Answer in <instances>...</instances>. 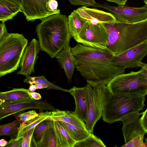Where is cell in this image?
I'll return each instance as SVG.
<instances>
[{
  "mask_svg": "<svg viewBox=\"0 0 147 147\" xmlns=\"http://www.w3.org/2000/svg\"><path fill=\"white\" fill-rule=\"evenodd\" d=\"M71 49L78 61L76 70L88 84L94 88L106 86L115 76L125 71V68L111 64L113 56L107 49L80 43Z\"/></svg>",
  "mask_w": 147,
  "mask_h": 147,
  "instance_id": "1",
  "label": "cell"
},
{
  "mask_svg": "<svg viewBox=\"0 0 147 147\" xmlns=\"http://www.w3.org/2000/svg\"><path fill=\"white\" fill-rule=\"evenodd\" d=\"M102 24L108 34L106 49L113 56L147 42V19L133 23L116 20Z\"/></svg>",
  "mask_w": 147,
  "mask_h": 147,
  "instance_id": "2",
  "label": "cell"
},
{
  "mask_svg": "<svg viewBox=\"0 0 147 147\" xmlns=\"http://www.w3.org/2000/svg\"><path fill=\"white\" fill-rule=\"evenodd\" d=\"M41 20L35 30L38 42L41 50L53 58L69 46L71 37L68 18L66 15L60 13L51 15Z\"/></svg>",
  "mask_w": 147,
  "mask_h": 147,
  "instance_id": "3",
  "label": "cell"
},
{
  "mask_svg": "<svg viewBox=\"0 0 147 147\" xmlns=\"http://www.w3.org/2000/svg\"><path fill=\"white\" fill-rule=\"evenodd\" d=\"M145 95L111 92L104 105L102 116L103 121L111 124L131 113L143 110Z\"/></svg>",
  "mask_w": 147,
  "mask_h": 147,
  "instance_id": "4",
  "label": "cell"
},
{
  "mask_svg": "<svg viewBox=\"0 0 147 147\" xmlns=\"http://www.w3.org/2000/svg\"><path fill=\"white\" fill-rule=\"evenodd\" d=\"M28 44L22 34L9 33L0 40V77L17 69Z\"/></svg>",
  "mask_w": 147,
  "mask_h": 147,
  "instance_id": "5",
  "label": "cell"
},
{
  "mask_svg": "<svg viewBox=\"0 0 147 147\" xmlns=\"http://www.w3.org/2000/svg\"><path fill=\"white\" fill-rule=\"evenodd\" d=\"M112 94L146 95L147 71L143 68L137 72L120 74L115 76L107 85Z\"/></svg>",
  "mask_w": 147,
  "mask_h": 147,
  "instance_id": "6",
  "label": "cell"
},
{
  "mask_svg": "<svg viewBox=\"0 0 147 147\" xmlns=\"http://www.w3.org/2000/svg\"><path fill=\"white\" fill-rule=\"evenodd\" d=\"M143 113L135 112L128 114L120 119L125 142L122 147H147V142H143L146 133L141 122L140 116Z\"/></svg>",
  "mask_w": 147,
  "mask_h": 147,
  "instance_id": "7",
  "label": "cell"
},
{
  "mask_svg": "<svg viewBox=\"0 0 147 147\" xmlns=\"http://www.w3.org/2000/svg\"><path fill=\"white\" fill-rule=\"evenodd\" d=\"M87 85L89 102L86 125L87 130L93 134L94 126L102 116L104 105L111 92L107 86L97 88L88 84Z\"/></svg>",
  "mask_w": 147,
  "mask_h": 147,
  "instance_id": "8",
  "label": "cell"
},
{
  "mask_svg": "<svg viewBox=\"0 0 147 147\" xmlns=\"http://www.w3.org/2000/svg\"><path fill=\"white\" fill-rule=\"evenodd\" d=\"M108 40L107 31L102 24L94 25L86 22L76 41L88 46L106 49Z\"/></svg>",
  "mask_w": 147,
  "mask_h": 147,
  "instance_id": "9",
  "label": "cell"
},
{
  "mask_svg": "<svg viewBox=\"0 0 147 147\" xmlns=\"http://www.w3.org/2000/svg\"><path fill=\"white\" fill-rule=\"evenodd\" d=\"M93 7L105 9L110 12L117 20L133 23L147 19V5L136 7L125 6H113L107 3H96Z\"/></svg>",
  "mask_w": 147,
  "mask_h": 147,
  "instance_id": "10",
  "label": "cell"
},
{
  "mask_svg": "<svg viewBox=\"0 0 147 147\" xmlns=\"http://www.w3.org/2000/svg\"><path fill=\"white\" fill-rule=\"evenodd\" d=\"M147 55V42L130 49L117 56H113L111 64L114 66L132 69L139 67L138 62H141Z\"/></svg>",
  "mask_w": 147,
  "mask_h": 147,
  "instance_id": "11",
  "label": "cell"
},
{
  "mask_svg": "<svg viewBox=\"0 0 147 147\" xmlns=\"http://www.w3.org/2000/svg\"><path fill=\"white\" fill-rule=\"evenodd\" d=\"M50 0H22V12L28 21L42 19L51 15L57 14L49 7Z\"/></svg>",
  "mask_w": 147,
  "mask_h": 147,
  "instance_id": "12",
  "label": "cell"
},
{
  "mask_svg": "<svg viewBox=\"0 0 147 147\" xmlns=\"http://www.w3.org/2000/svg\"><path fill=\"white\" fill-rule=\"evenodd\" d=\"M36 109L40 112L44 111H53L54 107L46 101H38L33 99L30 102H24L0 106V120L26 109Z\"/></svg>",
  "mask_w": 147,
  "mask_h": 147,
  "instance_id": "13",
  "label": "cell"
},
{
  "mask_svg": "<svg viewBox=\"0 0 147 147\" xmlns=\"http://www.w3.org/2000/svg\"><path fill=\"white\" fill-rule=\"evenodd\" d=\"M41 50L38 41L33 38L28 43L22 55L20 64V70L17 73L26 76H30L32 73H34V65L37 55Z\"/></svg>",
  "mask_w": 147,
  "mask_h": 147,
  "instance_id": "14",
  "label": "cell"
},
{
  "mask_svg": "<svg viewBox=\"0 0 147 147\" xmlns=\"http://www.w3.org/2000/svg\"><path fill=\"white\" fill-rule=\"evenodd\" d=\"M74 97L76 107L74 111L82 120L86 122L88 112L89 94L87 84L84 87L74 86L69 92Z\"/></svg>",
  "mask_w": 147,
  "mask_h": 147,
  "instance_id": "15",
  "label": "cell"
},
{
  "mask_svg": "<svg viewBox=\"0 0 147 147\" xmlns=\"http://www.w3.org/2000/svg\"><path fill=\"white\" fill-rule=\"evenodd\" d=\"M76 10L84 20L92 25L110 23L117 20L111 13L96 8L83 6Z\"/></svg>",
  "mask_w": 147,
  "mask_h": 147,
  "instance_id": "16",
  "label": "cell"
},
{
  "mask_svg": "<svg viewBox=\"0 0 147 147\" xmlns=\"http://www.w3.org/2000/svg\"><path fill=\"white\" fill-rule=\"evenodd\" d=\"M69 46L59 52L55 57L61 68L63 69L69 81H71L78 61L72 52Z\"/></svg>",
  "mask_w": 147,
  "mask_h": 147,
  "instance_id": "17",
  "label": "cell"
},
{
  "mask_svg": "<svg viewBox=\"0 0 147 147\" xmlns=\"http://www.w3.org/2000/svg\"><path fill=\"white\" fill-rule=\"evenodd\" d=\"M28 89L14 88L0 93V106L24 102H30L33 100Z\"/></svg>",
  "mask_w": 147,
  "mask_h": 147,
  "instance_id": "18",
  "label": "cell"
},
{
  "mask_svg": "<svg viewBox=\"0 0 147 147\" xmlns=\"http://www.w3.org/2000/svg\"><path fill=\"white\" fill-rule=\"evenodd\" d=\"M45 120L64 122L87 129L86 124L84 122L80 119L74 111L68 110L62 111L55 109L51 111V114Z\"/></svg>",
  "mask_w": 147,
  "mask_h": 147,
  "instance_id": "19",
  "label": "cell"
},
{
  "mask_svg": "<svg viewBox=\"0 0 147 147\" xmlns=\"http://www.w3.org/2000/svg\"><path fill=\"white\" fill-rule=\"evenodd\" d=\"M22 12L20 5L8 0H0V20L5 22Z\"/></svg>",
  "mask_w": 147,
  "mask_h": 147,
  "instance_id": "20",
  "label": "cell"
},
{
  "mask_svg": "<svg viewBox=\"0 0 147 147\" xmlns=\"http://www.w3.org/2000/svg\"><path fill=\"white\" fill-rule=\"evenodd\" d=\"M51 113V111H42L38 113V116L28 121L21 123L15 139L17 140L23 137L31 129L36 127Z\"/></svg>",
  "mask_w": 147,
  "mask_h": 147,
  "instance_id": "21",
  "label": "cell"
},
{
  "mask_svg": "<svg viewBox=\"0 0 147 147\" xmlns=\"http://www.w3.org/2000/svg\"><path fill=\"white\" fill-rule=\"evenodd\" d=\"M86 21L74 10L68 16V23L71 36L76 40Z\"/></svg>",
  "mask_w": 147,
  "mask_h": 147,
  "instance_id": "22",
  "label": "cell"
},
{
  "mask_svg": "<svg viewBox=\"0 0 147 147\" xmlns=\"http://www.w3.org/2000/svg\"><path fill=\"white\" fill-rule=\"evenodd\" d=\"M54 129L60 147H74L76 142L58 121H53Z\"/></svg>",
  "mask_w": 147,
  "mask_h": 147,
  "instance_id": "23",
  "label": "cell"
},
{
  "mask_svg": "<svg viewBox=\"0 0 147 147\" xmlns=\"http://www.w3.org/2000/svg\"><path fill=\"white\" fill-rule=\"evenodd\" d=\"M58 122L76 142L83 140L91 134L87 129L79 127L70 123Z\"/></svg>",
  "mask_w": 147,
  "mask_h": 147,
  "instance_id": "24",
  "label": "cell"
},
{
  "mask_svg": "<svg viewBox=\"0 0 147 147\" xmlns=\"http://www.w3.org/2000/svg\"><path fill=\"white\" fill-rule=\"evenodd\" d=\"M37 147H60L53 127L45 132L40 140L37 142Z\"/></svg>",
  "mask_w": 147,
  "mask_h": 147,
  "instance_id": "25",
  "label": "cell"
},
{
  "mask_svg": "<svg viewBox=\"0 0 147 147\" xmlns=\"http://www.w3.org/2000/svg\"><path fill=\"white\" fill-rule=\"evenodd\" d=\"M23 82L24 83H28L30 85L40 84L47 85L48 86V89H52L67 92H69V90L63 88L49 82L43 76L34 77L26 76Z\"/></svg>",
  "mask_w": 147,
  "mask_h": 147,
  "instance_id": "26",
  "label": "cell"
},
{
  "mask_svg": "<svg viewBox=\"0 0 147 147\" xmlns=\"http://www.w3.org/2000/svg\"><path fill=\"white\" fill-rule=\"evenodd\" d=\"M74 147H106L102 140L93 134L81 141L76 142Z\"/></svg>",
  "mask_w": 147,
  "mask_h": 147,
  "instance_id": "27",
  "label": "cell"
},
{
  "mask_svg": "<svg viewBox=\"0 0 147 147\" xmlns=\"http://www.w3.org/2000/svg\"><path fill=\"white\" fill-rule=\"evenodd\" d=\"M20 121L16 119L10 123L0 126V136H11L17 133L21 123Z\"/></svg>",
  "mask_w": 147,
  "mask_h": 147,
  "instance_id": "28",
  "label": "cell"
},
{
  "mask_svg": "<svg viewBox=\"0 0 147 147\" xmlns=\"http://www.w3.org/2000/svg\"><path fill=\"white\" fill-rule=\"evenodd\" d=\"M52 125L53 121L44 120L36 127L33 135L37 142L40 140L47 130L52 127Z\"/></svg>",
  "mask_w": 147,
  "mask_h": 147,
  "instance_id": "29",
  "label": "cell"
},
{
  "mask_svg": "<svg viewBox=\"0 0 147 147\" xmlns=\"http://www.w3.org/2000/svg\"><path fill=\"white\" fill-rule=\"evenodd\" d=\"M38 115V113L35 110H31L20 113L17 116V118L20 121L25 122L32 119Z\"/></svg>",
  "mask_w": 147,
  "mask_h": 147,
  "instance_id": "30",
  "label": "cell"
},
{
  "mask_svg": "<svg viewBox=\"0 0 147 147\" xmlns=\"http://www.w3.org/2000/svg\"><path fill=\"white\" fill-rule=\"evenodd\" d=\"M35 127L31 129L24 135L21 147H31L32 139Z\"/></svg>",
  "mask_w": 147,
  "mask_h": 147,
  "instance_id": "31",
  "label": "cell"
},
{
  "mask_svg": "<svg viewBox=\"0 0 147 147\" xmlns=\"http://www.w3.org/2000/svg\"><path fill=\"white\" fill-rule=\"evenodd\" d=\"M70 3L74 5H82L88 7L94 6L96 3L94 0H68Z\"/></svg>",
  "mask_w": 147,
  "mask_h": 147,
  "instance_id": "32",
  "label": "cell"
},
{
  "mask_svg": "<svg viewBox=\"0 0 147 147\" xmlns=\"http://www.w3.org/2000/svg\"><path fill=\"white\" fill-rule=\"evenodd\" d=\"M12 138L8 142L6 146L10 147H21L23 140V137L18 140Z\"/></svg>",
  "mask_w": 147,
  "mask_h": 147,
  "instance_id": "33",
  "label": "cell"
},
{
  "mask_svg": "<svg viewBox=\"0 0 147 147\" xmlns=\"http://www.w3.org/2000/svg\"><path fill=\"white\" fill-rule=\"evenodd\" d=\"M48 6L52 11L57 12L58 14L60 13V10L57 9L58 3L55 0H50L48 3Z\"/></svg>",
  "mask_w": 147,
  "mask_h": 147,
  "instance_id": "34",
  "label": "cell"
},
{
  "mask_svg": "<svg viewBox=\"0 0 147 147\" xmlns=\"http://www.w3.org/2000/svg\"><path fill=\"white\" fill-rule=\"evenodd\" d=\"M5 22L0 24V40L6 37L8 34Z\"/></svg>",
  "mask_w": 147,
  "mask_h": 147,
  "instance_id": "35",
  "label": "cell"
},
{
  "mask_svg": "<svg viewBox=\"0 0 147 147\" xmlns=\"http://www.w3.org/2000/svg\"><path fill=\"white\" fill-rule=\"evenodd\" d=\"M142 115L140 118L141 122L146 133L147 134V108L143 112Z\"/></svg>",
  "mask_w": 147,
  "mask_h": 147,
  "instance_id": "36",
  "label": "cell"
},
{
  "mask_svg": "<svg viewBox=\"0 0 147 147\" xmlns=\"http://www.w3.org/2000/svg\"><path fill=\"white\" fill-rule=\"evenodd\" d=\"M116 3L119 6H124L128 0H105Z\"/></svg>",
  "mask_w": 147,
  "mask_h": 147,
  "instance_id": "37",
  "label": "cell"
},
{
  "mask_svg": "<svg viewBox=\"0 0 147 147\" xmlns=\"http://www.w3.org/2000/svg\"><path fill=\"white\" fill-rule=\"evenodd\" d=\"M29 94L32 98L34 100H38L41 98V96L40 94L39 93L30 92Z\"/></svg>",
  "mask_w": 147,
  "mask_h": 147,
  "instance_id": "38",
  "label": "cell"
},
{
  "mask_svg": "<svg viewBox=\"0 0 147 147\" xmlns=\"http://www.w3.org/2000/svg\"><path fill=\"white\" fill-rule=\"evenodd\" d=\"M37 89H41L45 88H48V86L47 85H44L40 84H34Z\"/></svg>",
  "mask_w": 147,
  "mask_h": 147,
  "instance_id": "39",
  "label": "cell"
},
{
  "mask_svg": "<svg viewBox=\"0 0 147 147\" xmlns=\"http://www.w3.org/2000/svg\"><path fill=\"white\" fill-rule=\"evenodd\" d=\"M138 65L139 67L143 68L147 71V64L142 62H138ZM146 95H147V89L146 91Z\"/></svg>",
  "mask_w": 147,
  "mask_h": 147,
  "instance_id": "40",
  "label": "cell"
},
{
  "mask_svg": "<svg viewBox=\"0 0 147 147\" xmlns=\"http://www.w3.org/2000/svg\"><path fill=\"white\" fill-rule=\"evenodd\" d=\"M8 142L4 139H2L0 140V147H4L6 146Z\"/></svg>",
  "mask_w": 147,
  "mask_h": 147,
  "instance_id": "41",
  "label": "cell"
},
{
  "mask_svg": "<svg viewBox=\"0 0 147 147\" xmlns=\"http://www.w3.org/2000/svg\"><path fill=\"white\" fill-rule=\"evenodd\" d=\"M8 1L15 3L21 6L22 4V0H8Z\"/></svg>",
  "mask_w": 147,
  "mask_h": 147,
  "instance_id": "42",
  "label": "cell"
},
{
  "mask_svg": "<svg viewBox=\"0 0 147 147\" xmlns=\"http://www.w3.org/2000/svg\"><path fill=\"white\" fill-rule=\"evenodd\" d=\"M37 89L34 84L30 85L28 90L30 92H34Z\"/></svg>",
  "mask_w": 147,
  "mask_h": 147,
  "instance_id": "43",
  "label": "cell"
},
{
  "mask_svg": "<svg viewBox=\"0 0 147 147\" xmlns=\"http://www.w3.org/2000/svg\"><path fill=\"white\" fill-rule=\"evenodd\" d=\"M144 1L147 5V0H144Z\"/></svg>",
  "mask_w": 147,
  "mask_h": 147,
  "instance_id": "44",
  "label": "cell"
},
{
  "mask_svg": "<svg viewBox=\"0 0 147 147\" xmlns=\"http://www.w3.org/2000/svg\"><path fill=\"white\" fill-rule=\"evenodd\" d=\"M145 141H146V142H147V138H146L145 139Z\"/></svg>",
  "mask_w": 147,
  "mask_h": 147,
  "instance_id": "45",
  "label": "cell"
}]
</instances>
